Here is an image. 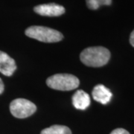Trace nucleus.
Wrapping results in <instances>:
<instances>
[{
    "mask_svg": "<svg viewBox=\"0 0 134 134\" xmlns=\"http://www.w3.org/2000/svg\"><path fill=\"white\" fill-rule=\"evenodd\" d=\"M81 62L87 66L100 67L106 65L110 59V52L102 46L85 48L80 55Z\"/></svg>",
    "mask_w": 134,
    "mask_h": 134,
    "instance_id": "nucleus-1",
    "label": "nucleus"
},
{
    "mask_svg": "<svg viewBox=\"0 0 134 134\" xmlns=\"http://www.w3.org/2000/svg\"><path fill=\"white\" fill-rule=\"evenodd\" d=\"M25 34L30 38L35 39L43 43H57L63 38L62 34L57 30L39 25L29 27L25 30Z\"/></svg>",
    "mask_w": 134,
    "mask_h": 134,
    "instance_id": "nucleus-2",
    "label": "nucleus"
},
{
    "mask_svg": "<svg viewBox=\"0 0 134 134\" xmlns=\"http://www.w3.org/2000/svg\"><path fill=\"white\" fill-rule=\"evenodd\" d=\"M46 84L53 90L70 91L79 86L80 81L76 76L71 74H56L48 77L46 80Z\"/></svg>",
    "mask_w": 134,
    "mask_h": 134,
    "instance_id": "nucleus-3",
    "label": "nucleus"
},
{
    "mask_svg": "<svg viewBox=\"0 0 134 134\" xmlns=\"http://www.w3.org/2000/svg\"><path fill=\"white\" fill-rule=\"evenodd\" d=\"M37 107L31 101L25 98H17L12 100L10 104L11 114L18 119L29 117L36 112Z\"/></svg>",
    "mask_w": 134,
    "mask_h": 134,
    "instance_id": "nucleus-4",
    "label": "nucleus"
},
{
    "mask_svg": "<svg viewBox=\"0 0 134 134\" xmlns=\"http://www.w3.org/2000/svg\"><path fill=\"white\" fill-rule=\"evenodd\" d=\"M34 12L44 16H59L65 13V8L62 5L55 3L37 5L34 8Z\"/></svg>",
    "mask_w": 134,
    "mask_h": 134,
    "instance_id": "nucleus-5",
    "label": "nucleus"
},
{
    "mask_svg": "<svg viewBox=\"0 0 134 134\" xmlns=\"http://www.w3.org/2000/svg\"><path fill=\"white\" fill-rule=\"evenodd\" d=\"M16 69L15 60L8 54L0 51V72L5 76H11Z\"/></svg>",
    "mask_w": 134,
    "mask_h": 134,
    "instance_id": "nucleus-6",
    "label": "nucleus"
},
{
    "mask_svg": "<svg viewBox=\"0 0 134 134\" xmlns=\"http://www.w3.org/2000/svg\"><path fill=\"white\" fill-rule=\"evenodd\" d=\"M93 99L102 104H108L112 98L113 94L110 90L103 84H98L94 87L92 92Z\"/></svg>",
    "mask_w": 134,
    "mask_h": 134,
    "instance_id": "nucleus-7",
    "label": "nucleus"
},
{
    "mask_svg": "<svg viewBox=\"0 0 134 134\" xmlns=\"http://www.w3.org/2000/svg\"><path fill=\"white\" fill-rule=\"evenodd\" d=\"M72 104L77 110H86L90 105V97L83 90H79L72 96Z\"/></svg>",
    "mask_w": 134,
    "mask_h": 134,
    "instance_id": "nucleus-8",
    "label": "nucleus"
},
{
    "mask_svg": "<svg viewBox=\"0 0 134 134\" xmlns=\"http://www.w3.org/2000/svg\"><path fill=\"white\" fill-rule=\"evenodd\" d=\"M40 134H72V132L66 126L53 125L43 130Z\"/></svg>",
    "mask_w": 134,
    "mask_h": 134,
    "instance_id": "nucleus-9",
    "label": "nucleus"
},
{
    "mask_svg": "<svg viewBox=\"0 0 134 134\" xmlns=\"http://www.w3.org/2000/svg\"><path fill=\"white\" fill-rule=\"evenodd\" d=\"M112 0H86V5L91 10H97L101 5H110Z\"/></svg>",
    "mask_w": 134,
    "mask_h": 134,
    "instance_id": "nucleus-10",
    "label": "nucleus"
},
{
    "mask_svg": "<svg viewBox=\"0 0 134 134\" xmlns=\"http://www.w3.org/2000/svg\"><path fill=\"white\" fill-rule=\"evenodd\" d=\"M110 134H130V133L127 130L123 129V128H117V129L113 130V131L110 133Z\"/></svg>",
    "mask_w": 134,
    "mask_h": 134,
    "instance_id": "nucleus-11",
    "label": "nucleus"
},
{
    "mask_svg": "<svg viewBox=\"0 0 134 134\" xmlns=\"http://www.w3.org/2000/svg\"><path fill=\"white\" fill-rule=\"evenodd\" d=\"M130 43L131 44V46L134 47V30L130 34Z\"/></svg>",
    "mask_w": 134,
    "mask_h": 134,
    "instance_id": "nucleus-12",
    "label": "nucleus"
},
{
    "mask_svg": "<svg viewBox=\"0 0 134 134\" xmlns=\"http://www.w3.org/2000/svg\"><path fill=\"white\" fill-rule=\"evenodd\" d=\"M4 83H3V81H2V79L0 78V94H2L3 91H4Z\"/></svg>",
    "mask_w": 134,
    "mask_h": 134,
    "instance_id": "nucleus-13",
    "label": "nucleus"
}]
</instances>
